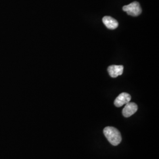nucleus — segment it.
I'll list each match as a JSON object with an SVG mask.
<instances>
[{"instance_id":"obj_3","label":"nucleus","mask_w":159,"mask_h":159,"mask_svg":"<svg viewBox=\"0 0 159 159\" xmlns=\"http://www.w3.org/2000/svg\"><path fill=\"white\" fill-rule=\"evenodd\" d=\"M138 110V106L136 103L129 102L125 104V107L123 109L122 113L125 117H129L135 113Z\"/></svg>"},{"instance_id":"obj_2","label":"nucleus","mask_w":159,"mask_h":159,"mask_svg":"<svg viewBox=\"0 0 159 159\" xmlns=\"http://www.w3.org/2000/svg\"><path fill=\"white\" fill-rule=\"evenodd\" d=\"M123 10L126 12L128 15L133 17L139 16L142 12L140 5L137 1L132 2L129 5L123 6Z\"/></svg>"},{"instance_id":"obj_5","label":"nucleus","mask_w":159,"mask_h":159,"mask_svg":"<svg viewBox=\"0 0 159 159\" xmlns=\"http://www.w3.org/2000/svg\"><path fill=\"white\" fill-rule=\"evenodd\" d=\"M124 67L121 65L117 66V65H112L108 67L107 68L108 74L113 77V78H116L119 75H121L123 74V72Z\"/></svg>"},{"instance_id":"obj_1","label":"nucleus","mask_w":159,"mask_h":159,"mask_svg":"<svg viewBox=\"0 0 159 159\" xmlns=\"http://www.w3.org/2000/svg\"><path fill=\"white\" fill-rule=\"evenodd\" d=\"M103 133L108 142L113 146H117L121 142L122 138L119 131L113 127H106L104 129Z\"/></svg>"},{"instance_id":"obj_4","label":"nucleus","mask_w":159,"mask_h":159,"mask_svg":"<svg viewBox=\"0 0 159 159\" xmlns=\"http://www.w3.org/2000/svg\"><path fill=\"white\" fill-rule=\"evenodd\" d=\"M130 100L131 96L129 94L127 93H122L116 98L114 104L117 107H120L130 102Z\"/></svg>"},{"instance_id":"obj_6","label":"nucleus","mask_w":159,"mask_h":159,"mask_svg":"<svg viewBox=\"0 0 159 159\" xmlns=\"http://www.w3.org/2000/svg\"><path fill=\"white\" fill-rule=\"evenodd\" d=\"M102 22L105 26L110 30H114L117 29L119 26L118 21L113 18V17L110 16H105L102 18Z\"/></svg>"}]
</instances>
